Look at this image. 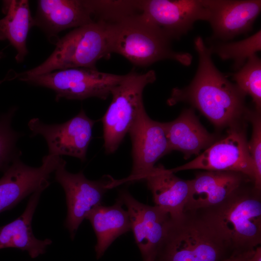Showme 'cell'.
I'll return each instance as SVG.
<instances>
[{
  "instance_id": "4316f807",
  "label": "cell",
  "mask_w": 261,
  "mask_h": 261,
  "mask_svg": "<svg viewBox=\"0 0 261 261\" xmlns=\"http://www.w3.org/2000/svg\"><path fill=\"white\" fill-rule=\"evenodd\" d=\"M254 251V250H253L239 254H234L222 261H248Z\"/></svg>"
},
{
  "instance_id": "6da1fadb",
  "label": "cell",
  "mask_w": 261,
  "mask_h": 261,
  "mask_svg": "<svg viewBox=\"0 0 261 261\" xmlns=\"http://www.w3.org/2000/svg\"><path fill=\"white\" fill-rule=\"evenodd\" d=\"M194 45L199 56L196 74L187 87L173 89L167 104L188 102L218 128L239 124L250 111L245 104L246 95L216 67L201 37L195 38Z\"/></svg>"
},
{
  "instance_id": "ac0fdd59",
  "label": "cell",
  "mask_w": 261,
  "mask_h": 261,
  "mask_svg": "<svg viewBox=\"0 0 261 261\" xmlns=\"http://www.w3.org/2000/svg\"><path fill=\"white\" fill-rule=\"evenodd\" d=\"M170 151L182 152L188 159L198 155L218 138L201 124L193 110H184L175 119L163 123Z\"/></svg>"
},
{
  "instance_id": "3957f363",
  "label": "cell",
  "mask_w": 261,
  "mask_h": 261,
  "mask_svg": "<svg viewBox=\"0 0 261 261\" xmlns=\"http://www.w3.org/2000/svg\"><path fill=\"white\" fill-rule=\"evenodd\" d=\"M234 254L228 242L196 212L170 218L155 261H222Z\"/></svg>"
},
{
  "instance_id": "8fae6325",
  "label": "cell",
  "mask_w": 261,
  "mask_h": 261,
  "mask_svg": "<svg viewBox=\"0 0 261 261\" xmlns=\"http://www.w3.org/2000/svg\"><path fill=\"white\" fill-rule=\"evenodd\" d=\"M66 165V162L62 159L55 171V178L65 193L67 214L64 225L73 239L88 212L101 204L104 193L112 188L114 179L107 176L99 180H90L82 171L77 174L69 172Z\"/></svg>"
},
{
  "instance_id": "7c38bea8",
  "label": "cell",
  "mask_w": 261,
  "mask_h": 261,
  "mask_svg": "<svg viewBox=\"0 0 261 261\" xmlns=\"http://www.w3.org/2000/svg\"><path fill=\"white\" fill-rule=\"evenodd\" d=\"M95 122L82 109L76 116L63 123L47 124L38 118H33L29 122L28 126L32 136L40 135L44 138L48 155H67L84 161Z\"/></svg>"
},
{
  "instance_id": "9a60e30c",
  "label": "cell",
  "mask_w": 261,
  "mask_h": 261,
  "mask_svg": "<svg viewBox=\"0 0 261 261\" xmlns=\"http://www.w3.org/2000/svg\"><path fill=\"white\" fill-rule=\"evenodd\" d=\"M33 19L34 26L55 44L61 31L96 21L94 0H39Z\"/></svg>"
},
{
  "instance_id": "ba28073f",
  "label": "cell",
  "mask_w": 261,
  "mask_h": 261,
  "mask_svg": "<svg viewBox=\"0 0 261 261\" xmlns=\"http://www.w3.org/2000/svg\"><path fill=\"white\" fill-rule=\"evenodd\" d=\"M193 169L239 172L248 176L254 184V165L244 128L240 124L230 127L224 137L217 140L196 158L170 170L175 173Z\"/></svg>"
},
{
  "instance_id": "cb8c5ba5",
  "label": "cell",
  "mask_w": 261,
  "mask_h": 261,
  "mask_svg": "<svg viewBox=\"0 0 261 261\" xmlns=\"http://www.w3.org/2000/svg\"><path fill=\"white\" fill-rule=\"evenodd\" d=\"M237 87L252 99L256 111L261 109V60L256 54L249 58L238 71L232 74Z\"/></svg>"
},
{
  "instance_id": "7a4b0ae2",
  "label": "cell",
  "mask_w": 261,
  "mask_h": 261,
  "mask_svg": "<svg viewBox=\"0 0 261 261\" xmlns=\"http://www.w3.org/2000/svg\"><path fill=\"white\" fill-rule=\"evenodd\" d=\"M193 212L218 231L234 254L254 250L261 243V191L252 182L218 205Z\"/></svg>"
},
{
  "instance_id": "5b68a950",
  "label": "cell",
  "mask_w": 261,
  "mask_h": 261,
  "mask_svg": "<svg viewBox=\"0 0 261 261\" xmlns=\"http://www.w3.org/2000/svg\"><path fill=\"white\" fill-rule=\"evenodd\" d=\"M55 44V49L43 63L16 73V78L70 68H96L99 60L110 54L105 24L101 20L74 28Z\"/></svg>"
},
{
  "instance_id": "e0dca14e",
  "label": "cell",
  "mask_w": 261,
  "mask_h": 261,
  "mask_svg": "<svg viewBox=\"0 0 261 261\" xmlns=\"http://www.w3.org/2000/svg\"><path fill=\"white\" fill-rule=\"evenodd\" d=\"M190 193L184 211H196L218 205L241 186L253 181L231 171H206L190 180Z\"/></svg>"
},
{
  "instance_id": "277c9868",
  "label": "cell",
  "mask_w": 261,
  "mask_h": 261,
  "mask_svg": "<svg viewBox=\"0 0 261 261\" xmlns=\"http://www.w3.org/2000/svg\"><path fill=\"white\" fill-rule=\"evenodd\" d=\"M104 22L110 53L118 54L136 66H148L166 59L185 66L192 61L189 53L172 50L170 42L144 21L140 13Z\"/></svg>"
},
{
  "instance_id": "8992f818",
  "label": "cell",
  "mask_w": 261,
  "mask_h": 261,
  "mask_svg": "<svg viewBox=\"0 0 261 261\" xmlns=\"http://www.w3.org/2000/svg\"><path fill=\"white\" fill-rule=\"evenodd\" d=\"M156 79L153 70L144 73L131 71L113 88L112 100L101 119L107 154L114 153L128 133L139 112L145 107L144 88Z\"/></svg>"
},
{
  "instance_id": "30bf717a",
  "label": "cell",
  "mask_w": 261,
  "mask_h": 261,
  "mask_svg": "<svg viewBox=\"0 0 261 261\" xmlns=\"http://www.w3.org/2000/svg\"><path fill=\"white\" fill-rule=\"evenodd\" d=\"M128 133L132 143V168L122 183L143 181L160 158L171 152L163 123L152 119L145 107L139 112Z\"/></svg>"
},
{
  "instance_id": "44dd1931",
  "label": "cell",
  "mask_w": 261,
  "mask_h": 261,
  "mask_svg": "<svg viewBox=\"0 0 261 261\" xmlns=\"http://www.w3.org/2000/svg\"><path fill=\"white\" fill-rule=\"evenodd\" d=\"M122 205L118 199L112 206L100 204L93 208L86 217L97 237L95 249L97 259L103 255L116 238L131 230L129 214Z\"/></svg>"
},
{
  "instance_id": "9c48e42d",
  "label": "cell",
  "mask_w": 261,
  "mask_h": 261,
  "mask_svg": "<svg viewBox=\"0 0 261 261\" xmlns=\"http://www.w3.org/2000/svg\"><path fill=\"white\" fill-rule=\"evenodd\" d=\"M139 6L143 20L169 42L209 16L206 0H140Z\"/></svg>"
},
{
  "instance_id": "7402d4cb",
  "label": "cell",
  "mask_w": 261,
  "mask_h": 261,
  "mask_svg": "<svg viewBox=\"0 0 261 261\" xmlns=\"http://www.w3.org/2000/svg\"><path fill=\"white\" fill-rule=\"evenodd\" d=\"M5 16L0 20V40H8L15 49V59L22 62L28 53L27 39L34 26L28 0L4 1Z\"/></svg>"
},
{
  "instance_id": "ffe728a7",
  "label": "cell",
  "mask_w": 261,
  "mask_h": 261,
  "mask_svg": "<svg viewBox=\"0 0 261 261\" xmlns=\"http://www.w3.org/2000/svg\"><path fill=\"white\" fill-rule=\"evenodd\" d=\"M45 188H40L30 196L26 208L18 218L0 227V249L16 248L28 252L31 258L44 254L50 239L36 238L31 227L33 215L39 202L41 194Z\"/></svg>"
},
{
  "instance_id": "5bb4252c",
  "label": "cell",
  "mask_w": 261,
  "mask_h": 261,
  "mask_svg": "<svg viewBox=\"0 0 261 261\" xmlns=\"http://www.w3.org/2000/svg\"><path fill=\"white\" fill-rule=\"evenodd\" d=\"M127 208L131 230L143 261H155L165 236L170 218L159 207L143 204L126 190H122L118 199Z\"/></svg>"
},
{
  "instance_id": "f1b7e54d",
  "label": "cell",
  "mask_w": 261,
  "mask_h": 261,
  "mask_svg": "<svg viewBox=\"0 0 261 261\" xmlns=\"http://www.w3.org/2000/svg\"><path fill=\"white\" fill-rule=\"evenodd\" d=\"M13 75H14L13 73H12L11 72H10L9 74L7 75L6 76L4 79L0 80V84L3 83V82L7 81V80L14 79V76Z\"/></svg>"
},
{
  "instance_id": "83f0119b",
  "label": "cell",
  "mask_w": 261,
  "mask_h": 261,
  "mask_svg": "<svg viewBox=\"0 0 261 261\" xmlns=\"http://www.w3.org/2000/svg\"><path fill=\"white\" fill-rule=\"evenodd\" d=\"M248 261H261V246H258L255 248L253 254Z\"/></svg>"
},
{
  "instance_id": "2e32d148",
  "label": "cell",
  "mask_w": 261,
  "mask_h": 261,
  "mask_svg": "<svg viewBox=\"0 0 261 261\" xmlns=\"http://www.w3.org/2000/svg\"><path fill=\"white\" fill-rule=\"evenodd\" d=\"M213 38L227 41L250 31L261 11L259 0H206Z\"/></svg>"
},
{
  "instance_id": "484cf974",
  "label": "cell",
  "mask_w": 261,
  "mask_h": 261,
  "mask_svg": "<svg viewBox=\"0 0 261 261\" xmlns=\"http://www.w3.org/2000/svg\"><path fill=\"white\" fill-rule=\"evenodd\" d=\"M248 118L252 126L251 137L248 142L249 153L255 168L254 188L261 191V119L260 113L250 112Z\"/></svg>"
},
{
  "instance_id": "603a6c76",
  "label": "cell",
  "mask_w": 261,
  "mask_h": 261,
  "mask_svg": "<svg viewBox=\"0 0 261 261\" xmlns=\"http://www.w3.org/2000/svg\"><path fill=\"white\" fill-rule=\"evenodd\" d=\"M212 53L217 54L222 60L233 61V69H240L251 56L261 50V29L241 41L220 43L210 47Z\"/></svg>"
},
{
  "instance_id": "d6986e66",
  "label": "cell",
  "mask_w": 261,
  "mask_h": 261,
  "mask_svg": "<svg viewBox=\"0 0 261 261\" xmlns=\"http://www.w3.org/2000/svg\"><path fill=\"white\" fill-rule=\"evenodd\" d=\"M145 181L155 205L175 218L184 213L190 193V180H183L162 165L155 166Z\"/></svg>"
},
{
  "instance_id": "d4e9b609",
  "label": "cell",
  "mask_w": 261,
  "mask_h": 261,
  "mask_svg": "<svg viewBox=\"0 0 261 261\" xmlns=\"http://www.w3.org/2000/svg\"><path fill=\"white\" fill-rule=\"evenodd\" d=\"M15 110L13 108L0 116V171L4 172L20 154L15 144L21 135L11 126Z\"/></svg>"
},
{
  "instance_id": "52a82bcc",
  "label": "cell",
  "mask_w": 261,
  "mask_h": 261,
  "mask_svg": "<svg viewBox=\"0 0 261 261\" xmlns=\"http://www.w3.org/2000/svg\"><path fill=\"white\" fill-rule=\"evenodd\" d=\"M124 76L102 72L96 68H75L17 78L52 89L58 101L62 98L82 100L92 97L105 100Z\"/></svg>"
},
{
  "instance_id": "f546056e",
  "label": "cell",
  "mask_w": 261,
  "mask_h": 261,
  "mask_svg": "<svg viewBox=\"0 0 261 261\" xmlns=\"http://www.w3.org/2000/svg\"><path fill=\"white\" fill-rule=\"evenodd\" d=\"M3 53L2 51H0V59L3 57Z\"/></svg>"
},
{
  "instance_id": "4fadbf2b",
  "label": "cell",
  "mask_w": 261,
  "mask_h": 261,
  "mask_svg": "<svg viewBox=\"0 0 261 261\" xmlns=\"http://www.w3.org/2000/svg\"><path fill=\"white\" fill-rule=\"evenodd\" d=\"M60 156L47 155L39 167L24 163L16 157L0 178V213L10 210L30 194L46 188L48 180L60 163Z\"/></svg>"
}]
</instances>
